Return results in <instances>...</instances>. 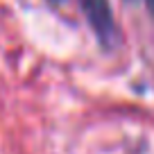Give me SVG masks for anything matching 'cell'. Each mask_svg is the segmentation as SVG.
Segmentation results:
<instances>
[{"label": "cell", "mask_w": 154, "mask_h": 154, "mask_svg": "<svg viewBox=\"0 0 154 154\" xmlns=\"http://www.w3.org/2000/svg\"><path fill=\"white\" fill-rule=\"evenodd\" d=\"M82 11L86 14V20L91 23L93 32L97 34L102 43H109L116 34V23L111 14L109 0H79Z\"/></svg>", "instance_id": "cell-1"}, {"label": "cell", "mask_w": 154, "mask_h": 154, "mask_svg": "<svg viewBox=\"0 0 154 154\" xmlns=\"http://www.w3.org/2000/svg\"><path fill=\"white\" fill-rule=\"evenodd\" d=\"M145 5H147V9H149V14L154 16V0H145Z\"/></svg>", "instance_id": "cell-2"}]
</instances>
